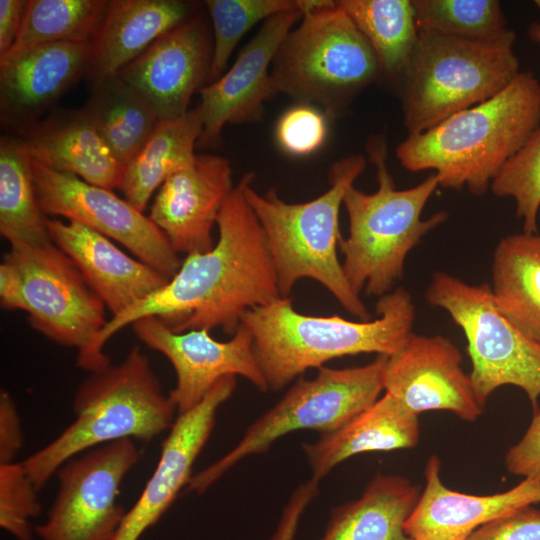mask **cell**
Listing matches in <instances>:
<instances>
[{"label": "cell", "mask_w": 540, "mask_h": 540, "mask_svg": "<svg viewBox=\"0 0 540 540\" xmlns=\"http://www.w3.org/2000/svg\"><path fill=\"white\" fill-rule=\"evenodd\" d=\"M254 181V172L244 174L226 198L214 247L186 255L164 287L111 317L78 367L94 372L108 366L105 343L141 318L158 317L174 332L221 328L232 336L248 310L281 297L262 228L245 195Z\"/></svg>", "instance_id": "1"}, {"label": "cell", "mask_w": 540, "mask_h": 540, "mask_svg": "<svg viewBox=\"0 0 540 540\" xmlns=\"http://www.w3.org/2000/svg\"><path fill=\"white\" fill-rule=\"evenodd\" d=\"M539 125L540 81L520 72L492 98L409 134L396 156L411 172L433 170L442 188L482 196Z\"/></svg>", "instance_id": "2"}, {"label": "cell", "mask_w": 540, "mask_h": 540, "mask_svg": "<svg viewBox=\"0 0 540 540\" xmlns=\"http://www.w3.org/2000/svg\"><path fill=\"white\" fill-rule=\"evenodd\" d=\"M377 317L347 320L338 315L313 316L295 310L290 297L248 310L243 324L268 390L278 391L298 375L330 360L361 353L392 356L412 335L416 309L402 287L379 297Z\"/></svg>", "instance_id": "3"}, {"label": "cell", "mask_w": 540, "mask_h": 540, "mask_svg": "<svg viewBox=\"0 0 540 540\" xmlns=\"http://www.w3.org/2000/svg\"><path fill=\"white\" fill-rule=\"evenodd\" d=\"M361 154L346 156L335 162L329 172V189L302 203H289L276 189L260 194L248 184L246 199L262 228L275 269L282 298L290 297L295 284L312 279L360 321L370 314L360 295L350 286L337 255L342 238L339 212L347 189L366 168Z\"/></svg>", "instance_id": "4"}, {"label": "cell", "mask_w": 540, "mask_h": 540, "mask_svg": "<svg viewBox=\"0 0 540 540\" xmlns=\"http://www.w3.org/2000/svg\"><path fill=\"white\" fill-rule=\"evenodd\" d=\"M175 411L149 358L134 346L119 364L91 372L75 393V419L22 464L40 490L65 462L89 449L124 439L147 442L170 430Z\"/></svg>", "instance_id": "5"}, {"label": "cell", "mask_w": 540, "mask_h": 540, "mask_svg": "<svg viewBox=\"0 0 540 540\" xmlns=\"http://www.w3.org/2000/svg\"><path fill=\"white\" fill-rule=\"evenodd\" d=\"M369 161L376 167L378 188L365 193L350 186L344 196L349 230L341 238L344 274L356 294L382 297L402 279L410 251L448 218L446 211L422 219V212L437 189L433 173L418 185L397 189L387 168V144L382 135L367 140Z\"/></svg>", "instance_id": "6"}, {"label": "cell", "mask_w": 540, "mask_h": 540, "mask_svg": "<svg viewBox=\"0 0 540 540\" xmlns=\"http://www.w3.org/2000/svg\"><path fill=\"white\" fill-rule=\"evenodd\" d=\"M296 1L301 22L274 56L273 92L340 117L380 74L377 58L338 1Z\"/></svg>", "instance_id": "7"}, {"label": "cell", "mask_w": 540, "mask_h": 540, "mask_svg": "<svg viewBox=\"0 0 540 540\" xmlns=\"http://www.w3.org/2000/svg\"><path fill=\"white\" fill-rule=\"evenodd\" d=\"M510 29L489 40L419 31L403 76V123L424 132L505 89L521 72Z\"/></svg>", "instance_id": "8"}, {"label": "cell", "mask_w": 540, "mask_h": 540, "mask_svg": "<svg viewBox=\"0 0 540 540\" xmlns=\"http://www.w3.org/2000/svg\"><path fill=\"white\" fill-rule=\"evenodd\" d=\"M387 358L377 355L369 364L343 369L322 366L313 379H299L228 453L193 475L188 489L205 492L239 461L267 452L290 432L311 429L324 435L340 428L379 398Z\"/></svg>", "instance_id": "9"}, {"label": "cell", "mask_w": 540, "mask_h": 540, "mask_svg": "<svg viewBox=\"0 0 540 540\" xmlns=\"http://www.w3.org/2000/svg\"><path fill=\"white\" fill-rule=\"evenodd\" d=\"M425 299L446 311L464 333L472 365L469 375L483 404L499 387L512 385L525 392L534 412L539 410L540 345L498 310L490 284H469L436 271Z\"/></svg>", "instance_id": "10"}, {"label": "cell", "mask_w": 540, "mask_h": 540, "mask_svg": "<svg viewBox=\"0 0 540 540\" xmlns=\"http://www.w3.org/2000/svg\"><path fill=\"white\" fill-rule=\"evenodd\" d=\"M141 457L134 440L89 449L56 472L58 489L40 540H113L126 513L118 503L120 486Z\"/></svg>", "instance_id": "11"}, {"label": "cell", "mask_w": 540, "mask_h": 540, "mask_svg": "<svg viewBox=\"0 0 540 540\" xmlns=\"http://www.w3.org/2000/svg\"><path fill=\"white\" fill-rule=\"evenodd\" d=\"M30 325L53 342L76 348L77 360L105 327V304L73 261L51 241L12 245Z\"/></svg>", "instance_id": "12"}, {"label": "cell", "mask_w": 540, "mask_h": 540, "mask_svg": "<svg viewBox=\"0 0 540 540\" xmlns=\"http://www.w3.org/2000/svg\"><path fill=\"white\" fill-rule=\"evenodd\" d=\"M32 170L36 197L44 214L65 217L119 242L169 279L179 270L182 261L165 234L126 199L33 159Z\"/></svg>", "instance_id": "13"}, {"label": "cell", "mask_w": 540, "mask_h": 540, "mask_svg": "<svg viewBox=\"0 0 540 540\" xmlns=\"http://www.w3.org/2000/svg\"><path fill=\"white\" fill-rule=\"evenodd\" d=\"M132 328L143 344L163 354L171 363L176 385L169 397L179 414L200 403L224 376L239 375L259 391H268L252 336L243 324L227 341L214 339L207 329L174 332L155 316L135 321Z\"/></svg>", "instance_id": "14"}, {"label": "cell", "mask_w": 540, "mask_h": 540, "mask_svg": "<svg viewBox=\"0 0 540 540\" xmlns=\"http://www.w3.org/2000/svg\"><path fill=\"white\" fill-rule=\"evenodd\" d=\"M213 34L203 13L164 33L118 75L133 87L158 120L186 114L192 95L207 85Z\"/></svg>", "instance_id": "15"}, {"label": "cell", "mask_w": 540, "mask_h": 540, "mask_svg": "<svg viewBox=\"0 0 540 540\" xmlns=\"http://www.w3.org/2000/svg\"><path fill=\"white\" fill-rule=\"evenodd\" d=\"M461 361L458 347L449 338L413 332L406 345L387 358L384 391L417 415L444 410L473 422L482 415L485 404Z\"/></svg>", "instance_id": "16"}, {"label": "cell", "mask_w": 540, "mask_h": 540, "mask_svg": "<svg viewBox=\"0 0 540 540\" xmlns=\"http://www.w3.org/2000/svg\"><path fill=\"white\" fill-rule=\"evenodd\" d=\"M301 17L300 11L295 9L265 20L229 70L198 91L203 128L197 148L220 146L223 128L228 123L261 120L265 101L275 95L269 67L282 41Z\"/></svg>", "instance_id": "17"}, {"label": "cell", "mask_w": 540, "mask_h": 540, "mask_svg": "<svg viewBox=\"0 0 540 540\" xmlns=\"http://www.w3.org/2000/svg\"><path fill=\"white\" fill-rule=\"evenodd\" d=\"M235 387V376H224L200 403L178 415L162 443L151 477L135 504L126 511L113 540H139L188 485L194 462L215 426L217 410L232 396Z\"/></svg>", "instance_id": "18"}, {"label": "cell", "mask_w": 540, "mask_h": 540, "mask_svg": "<svg viewBox=\"0 0 540 540\" xmlns=\"http://www.w3.org/2000/svg\"><path fill=\"white\" fill-rule=\"evenodd\" d=\"M233 187L227 158L196 154L158 189L149 218L177 254L208 252L215 245L212 232L219 212Z\"/></svg>", "instance_id": "19"}, {"label": "cell", "mask_w": 540, "mask_h": 540, "mask_svg": "<svg viewBox=\"0 0 540 540\" xmlns=\"http://www.w3.org/2000/svg\"><path fill=\"white\" fill-rule=\"evenodd\" d=\"M89 43L57 42L0 59L1 125L20 135L86 74Z\"/></svg>", "instance_id": "20"}, {"label": "cell", "mask_w": 540, "mask_h": 540, "mask_svg": "<svg viewBox=\"0 0 540 540\" xmlns=\"http://www.w3.org/2000/svg\"><path fill=\"white\" fill-rule=\"evenodd\" d=\"M433 455L424 469L425 487L405 523L412 540H467L480 526L519 508L540 503V481L523 479L511 489L491 495L449 489Z\"/></svg>", "instance_id": "21"}, {"label": "cell", "mask_w": 540, "mask_h": 540, "mask_svg": "<svg viewBox=\"0 0 540 540\" xmlns=\"http://www.w3.org/2000/svg\"><path fill=\"white\" fill-rule=\"evenodd\" d=\"M50 240L79 269L115 317L164 287L169 278L77 222L47 219Z\"/></svg>", "instance_id": "22"}, {"label": "cell", "mask_w": 540, "mask_h": 540, "mask_svg": "<svg viewBox=\"0 0 540 540\" xmlns=\"http://www.w3.org/2000/svg\"><path fill=\"white\" fill-rule=\"evenodd\" d=\"M201 7L183 0H109L89 42L86 75L92 85L115 76L155 40Z\"/></svg>", "instance_id": "23"}, {"label": "cell", "mask_w": 540, "mask_h": 540, "mask_svg": "<svg viewBox=\"0 0 540 540\" xmlns=\"http://www.w3.org/2000/svg\"><path fill=\"white\" fill-rule=\"evenodd\" d=\"M19 138L29 156L51 170L109 190L120 186L124 166L84 108L56 111Z\"/></svg>", "instance_id": "24"}, {"label": "cell", "mask_w": 540, "mask_h": 540, "mask_svg": "<svg viewBox=\"0 0 540 540\" xmlns=\"http://www.w3.org/2000/svg\"><path fill=\"white\" fill-rule=\"evenodd\" d=\"M420 437L418 415L384 393L335 431L302 445L312 471L321 480L344 460L364 452L413 448Z\"/></svg>", "instance_id": "25"}, {"label": "cell", "mask_w": 540, "mask_h": 540, "mask_svg": "<svg viewBox=\"0 0 540 540\" xmlns=\"http://www.w3.org/2000/svg\"><path fill=\"white\" fill-rule=\"evenodd\" d=\"M419 496L407 478L379 474L358 499L332 511L319 540H412L405 523Z\"/></svg>", "instance_id": "26"}, {"label": "cell", "mask_w": 540, "mask_h": 540, "mask_svg": "<svg viewBox=\"0 0 540 540\" xmlns=\"http://www.w3.org/2000/svg\"><path fill=\"white\" fill-rule=\"evenodd\" d=\"M491 291L498 310L540 345V235L503 237L493 252Z\"/></svg>", "instance_id": "27"}, {"label": "cell", "mask_w": 540, "mask_h": 540, "mask_svg": "<svg viewBox=\"0 0 540 540\" xmlns=\"http://www.w3.org/2000/svg\"><path fill=\"white\" fill-rule=\"evenodd\" d=\"M202 128L200 105L180 117L159 120L144 146L124 168L119 189L125 199L144 213L151 196L165 180L194 161Z\"/></svg>", "instance_id": "28"}, {"label": "cell", "mask_w": 540, "mask_h": 540, "mask_svg": "<svg viewBox=\"0 0 540 540\" xmlns=\"http://www.w3.org/2000/svg\"><path fill=\"white\" fill-rule=\"evenodd\" d=\"M338 3L372 47L380 73L392 81H402L419 38L413 2L341 0Z\"/></svg>", "instance_id": "29"}, {"label": "cell", "mask_w": 540, "mask_h": 540, "mask_svg": "<svg viewBox=\"0 0 540 540\" xmlns=\"http://www.w3.org/2000/svg\"><path fill=\"white\" fill-rule=\"evenodd\" d=\"M83 108L124 168L159 121L143 98L118 74L93 84Z\"/></svg>", "instance_id": "30"}, {"label": "cell", "mask_w": 540, "mask_h": 540, "mask_svg": "<svg viewBox=\"0 0 540 540\" xmlns=\"http://www.w3.org/2000/svg\"><path fill=\"white\" fill-rule=\"evenodd\" d=\"M0 233L10 246L51 241L36 197L32 159L14 135L0 141Z\"/></svg>", "instance_id": "31"}, {"label": "cell", "mask_w": 540, "mask_h": 540, "mask_svg": "<svg viewBox=\"0 0 540 540\" xmlns=\"http://www.w3.org/2000/svg\"><path fill=\"white\" fill-rule=\"evenodd\" d=\"M107 2L106 0L28 1L21 31L7 55L50 43H89L100 25Z\"/></svg>", "instance_id": "32"}, {"label": "cell", "mask_w": 540, "mask_h": 540, "mask_svg": "<svg viewBox=\"0 0 540 540\" xmlns=\"http://www.w3.org/2000/svg\"><path fill=\"white\" fill-rule=\"evenodd\" d=\"M419 31L489 40L506 34L497 0H412Z\"/></svg>", "instance_id": "33"}, {"label": "cell", "mask_w": 540, "mask_h": 540, "mask_svg": "<svg viewBox=\"0 0 540 540\" xmlns=\"http://www.w3.org/2000/svg\"><path fill=\"white\" fill-rule=\"evenodd\" d=\"M212 24L213 56L208 83L218 80L241 38L260 21L298 9L296 0H207Z\"/></svg>", "instance_id": "34"}, {"label": "cell", "mask_w": 540, "mask_h": 540, "mask_svg": "<svg viewBox=\"0 0 540 540\" xmlns=\"http://www.w3.org/2000/svg\"><path fill=\"white\" fill-rule=\"evenodd\" d=\"M490 189L501 198L510 197L523 232L538 233L540 209V125L522 147L502 166Z\"/></svg>", "instance_id": "35"}, {"label": "cell", "mask_w": 540, "mask_h": 540, "mask_svg": "<svg viewBox=\"0 0 540 540\" xmlns=\"http://www.w3.org/2000/svg\"><path fill=\"white\" fill-rule=\"evenodd\" d=\"M37 491L22 462L0 464V526L16 540H33L32 519L41 513Z\"/></svg>", "instance_id": "36"}, {"label": "cell", "mask_w": 540, "mask_h": 540, "mask_svg": "<svg viewBox=\"0 0 540 540\" xmlns=\"http://www.w3.org/2000/svg\"><path fill=\"white\" fill-rule=\"evenodd\" d=\"M328 133L326 117L314 106L299 104L279 119L276 139L288 154L307 156L317 151Z\"/></svg>", "instance_id": "37"}, {"label": "cell", "mask_w": 540, "mask_h": 540, "mask_svg": "<svg viewBox=\"0 0 540 540\" xmlns=\"http://www.w3.org/2000/svg\"><path fill=\"white\" fill-rule=\"evenodd\" d=\"M467 540H540V510L519 508L480 526Z\"/></svg>", "instance_id": "38"}, {"label": "cell", "mask_w": 540, "mask_h": 540, "mask_svg": "<svg viewBox=\"0 0 540 540\" xmlns=\"http://www.w3.org/2000/svg\"><path fill=\"white\" fill-rule=\"evenodd\" d=\"M505 465L513 475L540 481V410L534 412L520 441L506 453Z\"/></svg>", "instance_id": "39"}, {"label": "cell", "mask_w": 540, "mask_h": 540, "mask_svg": "<svg viewBox=\"0 0 540 540\" xmlns=\"http://www.w3.org/2000/svg\"><path fill=\"white\" fill-rule=\"evenodd\" d=\"M24 437L20 415L10 393H0V464L14 462L23 446Z\"/></svg>", "instance_id": "40"}, {"label": "cell", "mask_w": 540, "mask_h": 540, "mask_svg": "<svg viewBox=\"0 0 540 540\" xmlns=\"http://www.w3.org/2000/svg\"><path fill=\"white\" fill-rule=\"evenodd\" d=\"M318 482L311 478L295 489L270 540H294L300 518L318 492Z\"/></svg>", "instance_id": "41"}, {"label": "cell", "mask_w": 540, "mask_h": 540, "mask_svg": "<svg viewBox=\"0 0 540 540\" xmlns=\"http://www.w3.org/2000/svg\"><path fill=\"white\" fill-rule=\"evenodd\" d=\"M27 2L0 0V59L8 54L19 36Z\"/></svg>", "instance_id": "42"}, {"label": "cell", "mask_w": 540, "mask_h": 540, "mask_svg": "<svg viewBox=\"0 0 540 540\" xmlns=\"http://www.w3.org/2000/svg\"><path fill=\"white\" fill-rule=\"evenodd\" d=\"M0 304L6 310L26 311L20 271L5 256L0 264Z\"/></svg>", "instance_id": "43"}, {"label": "cell", "mask_w": 540, "mask_h": 540, "mask_svg": "<svg viewBox=\"0 0 540 540\" xmlns=\"http://www.w3.org/2000/svg\"><path fill=\"white\" fill-rule=\"evenodd\" d=\"M535 5L540 11V0H536ZM528 36L533 42L540 44V21H535L529 26Z\"/></svg>", "instance_id": "44"}]
</instances>
